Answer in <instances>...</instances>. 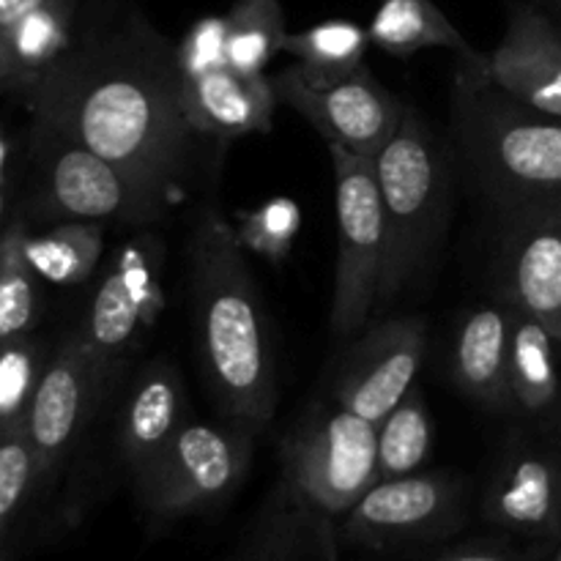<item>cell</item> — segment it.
<instances>
[{"label":"cell","instance_id":"6da1fadb","mask_svg":"<svg viewBox=\"0 0 561 561\" xmlns=\"http://www.w3.org/2000/svg\"><path fill=\"white\" fill-rule=\"evenodd\" d=\"M181 85L175 47L135 11L75 38L27 88L36 124L82 142L173 206L206 140L186 121Z\"/></svg>","mask_w":561,"mask_h":561},{"label":"cell","instance_id":"7a4b0ae2","mask_svg":"<svg viewBox=\"0 0 561 561\" xmlns=\"http://www.w3.org/2000/svg\"><path fill=\"white\" fill-rule=\"evenodd\" d=\"M186 266L208 387L230 422L261 431L277 405L272 340L239 233L214 208H206L192 228Z\"/></svg>","mask_w":561,"mask_h":561},{"label":"cell","instance_id":"3957f363","mask_svg":"<svg viewBox=\"0 0 561 561\" xmlns=\"http://www.w3.org/2000/svg\"><path fill=\"white\" fill-rule=\"evenodd\" d=\"M453 121L471 173L496 208L561 197V118L526 107L485 75L480 60H460Z\"/></svg>","mask_w":561,"mask_h":561},{"label":"cell","instance_id":"277c9868","mask_svg":"<svg viewBox=\"0 0 561 561\" xmlns=\"http://www.w3.org/2000/svg\"><path fill=\"white\" fill-rule=\"evenodd\" d=\"M383 217H387V268L381 299H398L433 261L449 208V170L438 142L414 107L400 129L373 157Z\"/></svg>","mask_w":561,"mask_h":561},{"label":"cell","instance_id":"5b68a950","mask_svg":"<svg viewBox=\"0 0 561 561\" xmlns=\"http://www.w3.org/2000/svg\"><path fill=\"white\" fill-rule=\"evenodd\" d=\"M378 482V422L332 398L310 405L283 444L279 485L316 518H343Z\"/></svg>","mask_w":561,"mask_h":561},{"label":"cell","instance_id":"8992f818","mask_svg":"<svg viewBox=\"0 0 561 561\" xmlns=\"http://www.w3.org/2000/svg\"><path fill=\"white\" fill-rule=\"evenodd\" d=\"M337 203V272L332 329L340 337L359 332L381 299L387 268V217L376 164L367 157L329 146Z\"/></svg>","mask_w":561,"mask_h":561},{"label":"cell","instance_id":"52a82bcc","mask_svg":"<svg viewBox=\"0 0 561 561\" xmlns=\"http://www.w3.org/2000/svg\"><path fill=\"white\" fill-rule=\"evenodd\" d=\"M252 436L255 431L239 422L230 427L184 422L146 480L135 485L142 510L164 524L217 510L244 482Z\"/></svg>","mask_w":561,"mask_h":561},{"label":"cell","instance_id":"ba28073f","mask_svg":"<svg viewBox=\"0 0 561 561\" xmlns=\"http://www.w3.org/2000/svg\"><path fill=\"white\" fill-rule=\"evenodd\" d=\"M274 88L279 102L310 121L329 146L367 159L387 146L409 110L365 64L351 71H316L294 64L274 80Z\"/></svg>","mask_w":561,"mask_h":561},{"label":"cell","instance_id":"9c48e42d","mask_svg":"<svg viewBox=\"0 0 561 561\" xmlns=\"http://www.w3.org/2000/svg\"><path fill=\"white\" fill-rule=\"evenodd\" d=\"M36 131L44 201L55 217L75 222L121 219L129 225H151L170 208L162 195L64 131L44 124H36Z\"/></svg>","mask_w":561,"mask_h":561},{"label":"cell","instance_id":"30bf717a","mask_svg":"<svg viewBox=\"0 0 561 561\" xmlns=\"http://www.w3.org/2000/svg\"><path fill=\"white\" fill-rule=\"evenodd\" d=\"M466 485L453 474H409L381 480L343 515L340 540L370 551L422 546L463 524Z\"/></svg>","mask_w":561,"mask_h":561},{"label":"cell","instance_id":"8fae6325","mask_svg":"<svg viewBox=\"0 0 561 561\" xmlns=\"http://www.w3.org/2000/svg\"><path fill=\"white\" fill-rule=\"evenodd\" d=\"M113 373V367L93 354L82 332H77L42 373L25 416L27 436L36 453V485L49 480V474L64 463Z\"/></svg>","mask_w":561,"mask_h":561},{"label":"cell","instance_id":"7c38bea8","mask_svg":"<svg viewBox=\"0 0 561 561\" xmlns=\"http://www.w3.org/2000/svg\"><path fill=\"white\" fill-rule=\"evenodd\" d=\"M507 301L537 318L561 345V197L496 208Z\"/></svg>","mask_w":561,"mask_h":561},{"label":"cell","instance_id":"4fadbf2b","mask_svg":"<svg viewBox=\"0 0 561 561\" xmlns=\"http://www.w3.org/2000/svg\"><path fill=\"white\" fill-rule=\"evenodd\" d=\"M162 305V250L157 241H129L93 294L82 337L115 370L151 332Z\"/></svg>","mask_w":561,"mask_h":561},{"label":"cell","instance_id":"5bb4252c","mask_svg":"<svg viewBox=\"0 0 561 561\" xmlns=\"http://www.w3.org/2000/svg\"><path fill=\"white\" fill-rule=\"evenodd\" d=\"M427 348V323L394 318L373 327L340 362L329 398L343 409L381 422L414 389Z\"/></svg>","mask_w":561,"mask_h":561},{"label":"cell","instance_id":"9a60e30c","mask_svg":"<svg viewBox=\"0 0 561 561\" xmlns=\"http://www.w3.org/2000/svg\"><path fill=\"white\" fill-rule=\"evenodd\" d=\"M485 75L526 107L561 118V31L542 11L513 9L502 42L485 55Z\"/></svg>","mask_w":561,"mask_h":561},{"label":"cell","instance_id":"2e32d148","mask_svg":"<svg viewBox=\"0 0 561 561\" xmlns=\"http://www.w3.org/2000/svg\"><path fill=\"white\" fill-rule=\"evenodd\" d=\"M482 510L499 529L559 542V460L526 447L510 453L493 471Z\"/></svg>","mask_w":561,"mask_h":561},{"label":"cell","instance_id":"e0dca14e","mask_svg":"<svg viewBox=\"0 0 561 561\" xmlns=\"http://www.w3.org/2000/svg\"><path fill=\"white\" fill-rule=\"evenodd\" d=\"M181 102L186 121L197 135L228 142L272 129L279 96L274 82L263 75H241L225 66L195 80H184Z\"/></svg>","mask_w":561,"mask_h":561},{"label":"cell","instance_id":"ac0fdd59","mask_svg":"<svg viewBox=\"0 0 561 561\" xmlns=\"http://www.w3.org/2000/svg\"><path fill=\"white\" fill-rule=\"evenodd\" d=\"M184 383L168 362H153L131 387L118 420V453L131 480L142 482L184 425Z\"/></svg>","mask_w":561,"mask_h":561},{"label":"cell","instance_id":"d6986e66","mask_svg":"<svg viewBox=\"0 0 561 561\" xmlns=\"http://www.w3.org/2000/svg\"><path fill=\"white\" fill-rule=\"evenodd\" d=\"M513 305H485L463 318L453 348V373L469 398L493 411L515 409L510 387Z\"/></svg>","mask_w":561,"mask_h":561},{"label":"cell","instance_id":"ffe728a7","mask_svg":"<svg viewBox=\"0 0 561 561\" xmlns=\"http://www.w3.org/2000/svg\"><path fill=\"white\" fill-rule=\"evenodd\" d=\"M367 36L370 44L398 58L422 49H453L460 60L482 58L433 0H381Z\"/></svg>","mask_w":561,"mask_h":561},{"label":"cell","instance_id":"44dd1931","mask_svg":"<svg viewBox=\"0 0 561 561\" xmlns=\"http://www.w3.org/2000/svg\"><path fill=\"white\" fill-rule=\"evenodd\" d=\"M557 337L537 318L513 307L510 329V387L515 409L524 414H546L559 398V373L553 356Z\"/></svg>","mask_w":561,"mask_h":561},{"label":"cell","instance_id":"7402d4cb","mask_svg":"<svg viewBox=\"0 0 561 561\" xmlns=\"http://www.w3.org/2000/svg\"><path fill=\"white\" fill-rule=\"evenodd\" d=\"M318 518L283 485L228 561H310Z\"/></svg>","mask_w":561,"mask_h":561},{"label":"cell","instance_id":"603a6c76","mask_svg":"<svg viewBox=\"0 0 561 561\" xmlns=\"http://www.w3.org/2000/svg\"><path fill=\"white\" fill-rule=\"evenodd\" d=\"M285 14L279 0H236L225 14V53L230 69L263 75L274 55L283 53Z\"/></svg>","mask_w":561,"mask_h":561},{"label":"cell","instance_id":"cb8c5ba5","mask_svg":"<svg viewBox=\"0 0 561 561\" xmlns=\"http://www.w3.org/2000/svg\"><path fill=\"white\" fill-rule=\"evenodd\" d=\"M433 449V420L425 398L411 389L378 422V482L420 471Z\"/></svg>","mask_w":561,"mask_h":561},{"label":"cell","instance_id":"d4e9b609","mask_svg":"<svg viewBox=\"0 0 561 561\" xmlns=\"http://www.w3.org/2000/svg\"><path fill=\"white\" fill-rule=\"evenodd\" d=\"M102 250V228L96 222H75V219L38 239H25V255L33 272L64 285L91 277Z\"/></svg>","mask_w":561,"mask_h":561},{"label":"cell","instance_id":"484cf974","mask_svg":"<svg viewBox=\"0 0 561 561\" xmlns=\"http://www.w3.org/2000/svg\"><path fill=\"white\" fill-rule=\"evenodd\" d=\"M367 36L365 27L348 20H329L301 33H288L283 53L316 71H351L365 64Z\"/></svg>","mask_w":561,"mask_h":561},{"label":"cell","instance_id":"4316f807","mask_svg":"<svg viewBox=\"0 0 561 561\" xmlns=\"http://www.w3.org/2000/svg\"><path fill=\"white\" fill-rule=\"evenodd\" d=\"M36 316L33 266L25 255L22 228H11L0 239V345L20 337Z\"/></svg>","mask_w":561,"mask_h":561},{"label":"cell","instance_id":"83f0119b","mask_svg":"<svg viewBox=\"0 0 561 561\" xmlns=\"http://www.w3.org/2000/svg\"><path fill=\"white\" fill-rule=\"evenodd\" d=\"M36 488V453L25 422L0 431V546H9V529L27 493Z\"/></svg>","mask_w":561,"mask_h":561},{"label":"cell","instance_id":"f1b7e54d","mask_svg":"<svg viewBox=\"0 0 561 561\" xmlns=\"http://www.w3.org/2000/svg\"><path fill=\"white\" fill-rule=\"evenodd\" d=\"M301 228V211L294 201L288 197H274L263 206L252 208L250 214L241 217L239 225V241L255 255L266 257V261H283L288 257L290 244H294L296 233Z\"/></svg>","mask_w":561,"mask_h":561},{"label":"cell","instance_id":"f546056e","mask_svg":"<svg viewBox=\"0 0 561 561\" xmlns=\"http://www.w3.org/2000/svg\"><path fill=\"white\" fill-rule=\"evenodd\" d=\"M36 354L25 343H5L0 351V431L25 422L36 392Z\"/></svg>","mask_w":561,"mask_h":561},{"label":"cell","instance_id":"4dcf8cb0","mask_svg":"<svg viewBox=\"0 0 561 561\" xmlns=\"http://www.w3.org/2000/svg\"><path fill=\"white\" fill-rule=\"evenodd\" d=\"M179 55V69L184 80L208 75L228 66L225 53V16H203L201 22L190 27L184 42L175 47Z\"/></svg>","mask_w":561,"mask_h":561},{"label":"cell","instance_id":"1f68e13d","mask_svg":"<svg viewBox=\"0 0 561 561\" xmlns=\"http://www.w3.org/2000/svg\"><path fill=\"white\" fill-rule=\"evenodd\" d=\"M427 561H526L510 551H499V548H485V546H463L453 548V551H444L438 557Z\"/></svg>","mask_w":561,"mask_h":561},{"label":"cell","instance_id":"d6a6232c","mask_svg":"<svg viewBox=\"0 0 561 561\" xmlns=\"http://www.w3.org/2000/svg\"><path fill=\"white\" fill-rule=\"evenodd\" d=\"M49 0H0V36H9L22 20L42 9Z\"/></svg>","mask_w":561,"mask_h":561},{"label":"cell","instance_id":"836d02e7","mask_svg":"<svg viewBox=\"0 0 561 561\" xmlns=\"http://www.w3.org/2000/svg\"><path fill=\"white\" fill-rule=\"evenodd\" d=\"M0 561H11V551H9V546H0Z\"/></svg>","mask_w":561,"mask_h":561},{"label":"cell","instance_id":"e575fe53","mask_svg":"<svg viewBox=\"0 0 561 561\" xmlns=\"http://www.w3.org/2000/svg\"><path fill=\"white\" fill-rule=\"evenodd\" d=\"M559 507H561V460H559Z\"/></svg>","mask_w":561,"mask_h":561},{"label":"cell","instance_id":"d590c367","mask_svg":"<svg viewBox=\"0 0 561 561\" xmlns=\"http://www.w3.org/2000/svg\"><path fill=\"white\" fill-rule=\"evenodd\" d=\"M559 546H561V542H559ZM553 561H561V548H559V553H557V559H553Z\"/></svg>","mask_w":561,"mask_h":561},{"label":"cell","instance_id":"8d00e7d4","mask_svg":"<svg viewBox=\"0 0 561 561\" xmlns=\"http://www.w3.org/2000/svg\"><path fill=\"white\" fill-rule=\"evenodd\" d=\"M553 3H557V5H559V9H561V0H553Z\"/></svg>","mask_w":561,"mask_h":561},{"label":"cell","instance_id":"74e56055","mask_svg":"<svg viewBox=\"0 0 561 561\" xmlns=\"http://www.w3.org/2000/svg\"><path fill=\"white\" fill-rule=\"evenodd\" d=\"M559 542H561V540H559Z\"/></svg>","mask_w":561,"mask_h":561}]
</instances>
